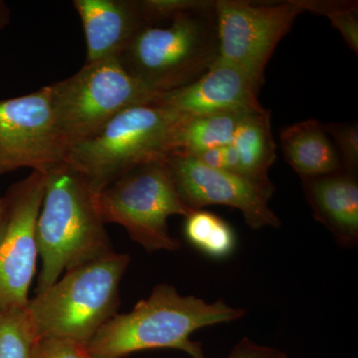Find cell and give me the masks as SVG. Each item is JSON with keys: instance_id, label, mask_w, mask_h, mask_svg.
<instances>
[{"instance_id": "cell-18", "label": "cell", "mask_w": 358, "mask_h": 358, "mask_svg": "<svg viewBox=\"0 0 358 358\" xmlns=\"http://www.w3.org/2000/svg\"><path fill=\"white\" fill-rule=\"evenodd\" d=\"M185 236L195 249L216 260L234 253L237 239L229 223L203 209L193 210L186 216Z\"/></svg>"}, {"instance_id": "cell-26", "label": "cell", "mask_w": 358, "mask_h": 358, "mask_svg": "<svg viewBox=\"0 0 358 358\" xmlns=\"http://www.w3.org/2000/svg\"><path fill=\"white\" fill-rule=\"evenodd\" d=\"M10 21V9L6 2L0 0V30L3 29Z\"/></svg>"}, {"instance_id": "cell-4", "label": "cell", "mask_w": 358, "mask_h": 358, "mask_svg": "<svg viewBox=\"0 0 358 358\" xmlns=\"http://www.w3.org/2000/svg\"><path fill=\"white\" fill-rule=\"evenodd\" d=\"M167 22L143 28L119 57L131 76L159 94L192 84L218 59L215 1Z\"/></svg>"}, {"instance_id": "cell-16", "label": "cell", "mask_w": 358, "mask_h": 358, "mask_svg": "<svg viewBox=\"0 0 358 358\" xmlns=\"http://www.w3.org/2000/svg\"><path fill=\"white\" fill-rule=\"evenodd\" d=\"M231 145L239 159V176L257 182H271L268 169L277 157L268 110L247 115L238 127Z\"/></svg>"}, {"instance_id": "cell-19", "label": "cell", "mask_w": 358, "mask_h": 358, "mask_svg": "<svg viewBox=\"0 0 358 358\" xmlns=\"http://www.w3.org/2000/svg\"><path fill=\"white\" fill-rule=\"evenodd\" d=\"M38 339L26 307L0 313V358H33Z\"/></svg>"}, {"instance_id": "cell-24", "label": "cell", "mask_w": 358, "mask_h": 358, "mask_svg": "<svg viewBox=\"0 0 358 358\" xmlns=\"http://www.w3.org/2000/svg\"><path fill=\"white\" fill-rule=\"evenodd\" d=\"M224 147L209 148L199 154L194 155L200 162L211 169H223L224 171Z\"/></svg>"}, {"instance_id": "cell-11", "label": "cell", "mask_w": 358, "mask_h": 358, "mask_svg": "<svg viewBox=\"0 0 358 358\" xmlns=\"http://www.w3.org/2000/svg\"><path fill=\"white\" fill-rule=\"evenodd\" d=\"M47 173L32 171L7 189L9 224L0 243V313L27 306L28 291L38 257L37 218L43 201Z\"/></svg>"}, {"instance_id": "cell-17", "label": "cell", "mask_w": 358, "mask_h": 358, "mask_svg": "<svg viewBox=\"0 0 358 358\" xmlns=\"http://www.w3.org/2000/svg\"><path fill=\"white\" fill-rule=\"evenodd\" d=\"M251 113L254 112L222 113L186 117L179 129L176 152L194 155L209 148L230 145L238 127Z\"/></svg>"}, {"instance_id": "cell-23", "label": "cell", "mask_w": 358, "mask_h": 358, "mask_svg": "<svg viewBox=\"0 0 358 358\" xmlns=\"http://www.w3.org/2000/svg\"><path fill=\"white\" fill-rule=\"evenodd\" d=\"M281 350L259 345L248 338H243L235 345L227 358H287Z\"/></svg>"}, {"instance_id": "cell-10", "label": "cell", "mask_w": 358, "mask_h": 358, "mask_svg": "<svg viewBox=\"0 0 358 358\" xmlns=\"http://www.w3.org/2000/svg\"><path fill=\"white\" fill-rule=\"evenodd\" d=\"M166 164L179 196L190 210L222 205L241 212L251 229L281 226V220L268 206L275 192L272 182H257L239 174L211 169L181 152L169 155Z\"/></svg>"}, {"instance_id": "cell-20", "label": "cell", "mask_w": 358, "mask_h": 358, "mask_svg": "<svg viewBox=\"0 0 358 358\" xmlns=\"http://www.w3.org/2000/svg\"><path fill=\"white\" fill-rule=\"evenodd\" d=\"M303 10L329 18L348 48L358 54V2L350 0H299Z\"/></svg>"}, {"instance_id": "cell-7", "label": "cell", "mask_w": 358, "mask_h": 358, "mask_svg": "<svg viewBox=\"0 0 358 358\" xmlns=\"http://www.w3.org/2000/svg\"><path fill=\"white\" fill-rule=\"evenodd\" d=\"M95 202L103 223L122 225L148 252L180 249L169 234L167 219L192 212L179 196L166 160L124 174L96 194Z\"/></svg>"}, {"instance_id": "cell-25", "label": "cell", "mask_w": 358, "mask_h": 358, "mask_svg": "<svg viewBox=\"0 0 358 358\" xmlns=\"http://www.w3.org/2000/svg\"><path fill=\"white\" fill-rule=\"evenodd\" d=\"M9 224V205L6 196L0 197V243L6 237Z\"/></svg>"}, {"instance_id": "cell-14", "label": "cell", "mask_w": 358, "mask_h": 358, "mask_svg": "<svg viewBox=\"0 0 358 358\" xmlns=\"http://www.w3.org/2000/svg\"><path fill=\"white\" fill-rule=\"evenodd\" d=\"M313 217L346 248L358 244V179L357 173L341 171L301 179Z\"/></svg>"}, {"instance_id": "cell-15", "label": "cell", "mask_w": 358, "mask_h": 358, "mask_svg": "<svg viewBox=\"0 0 358 358\" xmlns=\"http://www.w3.org/2000/svg\"><path fill=\"white\" fill-rule=\"evenodd\" d=\"M282 154L301 179L345 171L324 124L308 120L287 127L280 134Z\"/></svg>"}, {"instance_id": "cell-22", "label": "cell", "mask_w": 358, "mask_h": 358, "mask_svg": "<svg viewBox=\"0 0 358 358\" xmlns=\"http://www.w3.org/2000/svg\"><path fill=\"white\" fill-rule=\"evenodd\" d=\"M33 358H92L86 345L70 339L42 338L35 345Z\"/></svg>"}, {"instance_id": "cell-21", "label": "cell", "mask_w": 358, "mask_h": 358, "mask_svg": "<svg viewBox=\"0 0 358 358\" xmlns=\"http://www.w3.org/2000/svg\"><path fill=\"white\" fill-rule=\"evenodd\" d=\"M327 134L334 138L343 169L348 173L358 171V124L357 122H329L324 124Z\"/></svg>"}, {"instance_id": "cell-9", "label": "cell", "mask_w": 358, "mask_h": 358, "mask_svg": "<svg viewBox=\"0 0 358 358\" xmlns=\"http://www.w3.org/2000/svg\"><path fill=\"white\" fill-rule=\"evenodd\" d=\"M48 85L28 95L0 100V176L20 169L48 173L66 162Z\"/></svg>"}, {"instance_id": "cell-12", "label": "cell", "mask_w": 358, "mask_h": 358, "mask_svg": "<svg viewBox=\"0 0 358 358\" xmlns=\"http://www.w3.org/2000/svg\"><path fill=\"white\" fill-rule=\"evenodd\" d=\"M261 85L234 66L216 61L192 84L160 93L154 105L187 117L232 112H259Z\"/></svg>"}, {"instance_id": "cell-5", "label": "cell", "mask_w": 358, "mask_h": 358, "mask_svg": "<svg viewBox=\"0 0 358 358\" xmlns=\"http://www.w3.org/2000/svg\"><path fill=\"white\" fill-rule=\"evenodd\" d=\"M131 257L113 251L66 273L50 288L28 301L38 338L70 339L86 345L117 315L120 284Z\"/></svg>"}, {"instance_id": "cell-3", "label": "cell", "mask_w": 358, "mask_h": 358, "mask_svg": "<svg viewBox=\"0 0 358 358\" xmlns=\"http://www.w3.org/2000/svg\"><path fill=\"white\" fill-rule=\"evenodd\" d=\"M186 117L154 103L129 108L71 145L66 164L98 194L136 167L166 160L176 152Z\"/></svg>"}, {"instance_id": "cell-2", "label": "cell", "mask_w": 358, "mask_h": 358, "mask_svg": "<svg viewBox=\"0 0 358 358\" xmlns=\"http://www.w3.org/2000/svg\"><path fill=\"white\" fill-rule=\"evenodd\" d=\"M95 195L66 162L47 173L35 230L42 261L37 294L50 288L62 273L114 251L96 209Z\"/></svg>"}, {"instance_id": "cell-6", "label": "cell", "mask_w": 358, "mask_h": 358, "mask_svg": "<svg viewBox=\"0 0 358 358\" xmlns=\"http://www.w3.org/2000/svg\"><path fill=\"white\" fill-rule=\"evenodd\" d=\"M48 87L59 131L69 148L122 110L152 105L159 96L131 76L119 58L85 64L76 74Z\"/></svg>"}, {"instance_id": "cell-1", "label": "cell", "mask_w": 358, "mask_h": 358, "mask_svg": "<svg viewBox=\"0 0 358 358\" xmlns=\"http://www.w3.org/2000/svg\"><path fill=\"white\" fill-rule=\"evenodd\" d=\"M243 308L225 301L207 303L181 296L171 285L159 284L131 313L115 315L86 345L92 358H122L141 350L171 348L192 358H207L201 343L192 339L203 327L236 322Z\"/></svg>"}, {"instance_id": "cell-8", "label": "cell", "mask_w": 358, "mask_h": 358, "mask_svg": "<svg viewBox=\"0 0 358 358\" xmlns=\"http://www.w3.org/2000/svg\"><path fill=\"white\" fill-rule=\"evenodd\" d=\"M305 13L299 0L215 1L218 61L243 71L259 85L275 47Z\"/></svg>"}, {"instance_id": "cell-13", "label": "cell", "mask_w": 358, "mask_h": 358, "mask_svg": "<svg viewBox=\"0 0 358 358\" xmlns=\"http://www.w3.org/2000/svg\"><path fill=\"white\" fill-rule=\"evenodd\" d=\"M85 33V64L119 58L143 28L152 26L141 0H75Z\"/></svg>"}]
</instances>
